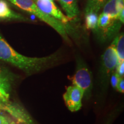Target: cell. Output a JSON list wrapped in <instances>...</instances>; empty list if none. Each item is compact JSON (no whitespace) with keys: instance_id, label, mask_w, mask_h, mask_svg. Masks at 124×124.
Instances as JSON below:
<instances>
[{"instance_id":"13","label":"cell","mask_w":124,"mask_h":124,"mask_svg":"<svg viewBox=\"0 0 124 124\" xmlns=\"http://www.w3.org/2000/svg\"><path fill=\"white\" fill-rule=\"evenodd\" d=\"M120 77H119V75L117 74V72H113L111 75L110 77V83L111 85V86L113 87L114 89H116V87H117V83L118 82V80L120 79Z\"/></svg>"},{"instance_id":"1","label":"cell","mask_w":124,"mask_h":124,"mask_svg":"<svg viewBox=\"0 0 124 124\" xmlns=\"http://www.w3.org/2000/svg\"><path fill=\"white\" fill-rule=\"evenodd\" d=\"M57 54L43 58H31L18 53L0 35V60L9 63L31 75L48 69L58 61Z\"/></svg>"},{"instance_id":"2","label":"cell","mask_w":124,"mask_h":124,"mask_svg":"<svg viewBox=\"0 0 124 124\" xmlns=\"http://www.w3.org/2000/svg\"><path fill=\"white\" fill-rule=\"evenodd\" d=\"M22 10L35 15L36 17L49 25L59 33L64 39L67 40V30L65 24L50 16L44 13L39 8L33 0H8Z\"/></svg>"},{"instance_id":"19","label":"cell","mask_w":124,"mask_h":124,"mask_svg":"<svg viewBox=\"0 0 124 124\" xmlns=\"http://www.w3.org/2000/svg\"><path fill=\"white\" fill-rule=\"evenodd\" d=\"M4 101H6L2 100H1V98H0V106H1V105L2 104V103H3V102H4Z\"/></svg>"},{"instance_id":"17","label":"cell","mask_w":124,"mask_h":124,"mask_svg":"<svg viewBox=\"0 0 124 124\" xmlns=\"http://www.w3.org/2000/svg\"><path fill=\"white\" fill-rule=\"evenodd\" d=\"M118 20L120 21L122 24H124V9H122L120 12V13L118 16Z\"/></svg>"},{"instance_id":"10","label":"cell","mask_w":124,"mask_h":124,"mask_svg":"<svg viewBox=\"0 0 124 124\" xmlns=\"http://www.w3.org/2000/svg\"><path fill=\"white\" fill-rule=\"evenodd\" d=\"M111 45L115 48L118 57L119 63L124 62V36L121 33L114 39Z\"/></svg>"},{"instance_id":"5","label":"cell","mask_w":124,"mask_h":124,"mask_svg":"<svg viewBox=\"0 0 124 124\" xmlns=\"http://www.w3.org/2000/svg\"><path fill=\"white\" fill-rule=\"evenodd\" d=\"M33 1L41 11L58 20L63 24H66L72 20L70 18L62 13L60 9L55 5L54 2L49 0H33Z\"/></svg>"},{"instance_id":"15","label":"cell","mask_w":124,"mask_h":124,"mask_svg":"<svg viewBox=\"0 0 124 124\" xmlns=\"http://www.w3.org/2000/svg\"><path fill=\"white\" fill-rule=\"evenodd\" d=\"M116 89L119 92L124 93V78H120V79L118 82Z\"/></svg>"},{"instance_id":"16","label":"cell","mask_w":124,"mask_h":124,"mask_svg":"<svg viewBox=\"0 0 124 124\" xmlns=\"http://www.w3.org/2000/svg\"><path fill=\"white\" fill-rule=\"evenodd\" d=\"M9 94L4 92L0 90V98L4 101H8L9 100Z\"/></svg>"},{"instance_id":"14","label":"cell","mask_w":124,"mask_h":124,"mask_svg":"<svg viewBox=\"0 0 124 124\" xmlns=\"http://www.w3.org/2000/svg\"><path fill=\"white\" fill-rule=\"evenodd\" d=\"M116 70V72L119 75V77L123 78L124 75V62L119 63Z\"/></svg>"},{"instance_id":"21","label":"cell","mask_w":124,"mask_h":124,"mask_svg":"<svg viewBox=\"0 0 124 124\" xmlns=\"http://www.w3.org/2000/svg\"><path fill=\"white\" fill-rule=\"evenodd\" d=\"M49 1H52V2H54V0H49Z\"/></svg>"},{"instance_id":"12","label":"cell","mask_w":124,"mask_h":124,"mask_svg":"<svg viewBox=\"0 0 124 124\" xmlns=\"http://www.w3.org/2000/svg\"><path fill=\"white\" fill-rule=\"evenodd\" d=\"M98 13L89 12L85 13V24L87 29L97 31L98 29Z\"/></svg>"},{"instance_id":"6","label":"cell","mask_w":124,"mask_h":124,"mask_svg":"<svg viewBox=\"0 0 124 124\" xmlns=\"http://www.w3.org/2000/svg\"><path fill=\"white\" fill-rule=\"evenodd\" d=\"M119 64L118 57L114 47L110 46L105 51L102 56L103 77H108L116 69Z\"/></svg>"},{"instance_id":"20","label":"cell","mask_w":124,"mask_h":124,"mask_svg":"<svg viewBox=\"0 0 124 124\" xmlns=\"http://www.w3.org/2000/svg\"><path fill=\"white\" fill-rule=\"evenodd\" d=\"M16 124L15 122H9V124Z\"/></svg>"},{"instance_id":"9","label":"cell","mask_w":124,"mask_h":124,"mask_svg":"<svg viewBox=\"0 0 124 124\" xmlns=\"http://www.w3.org/2000/svg\"><path fill=\"white\" fill-rule=\"evenodd\" d=\"M12 76L8 71L0 66V90L9 94L12 87Z\"/></svg>"},{"instance_id":"11","label":"cell","mask_w":124,"mask_h":124,"mask_svg":"<svg viewBox=\"0 0 124 124\" xmlns=\"http://www.w3.org/2000/svg\"><path fill=\"white\" fill-rule=\"evenodd\" d=\"M107 0H87L85 9V13L94 12L98 13L103 8Z\"/></svg>"},{"instance_id":"4","label":"cell","mask_w":124,"mask_h":124,"mask_svg":"<svg viewBox=\"0 0 124 124\" xmlns=\"http://www.w3.org/2000/svg\"><path fill=\"white\" fill-rule=\"evenodd\" d=\"M84 95V91L79 87L72 85L66 89L63 95L65 104L70 111L74 112L81 108L82 101Z\"/></svg>"},{"instance_id":"8","label":"cell","mask_w":124,"mask_h":124,"mask_svg":"<svg viewBox=\"0 0 124 124\" xmlns=\"http://www.w3.org/2000/svg\"><path fill=\"white\" fill-rule=\"evenodd\" d=\"M60 5L71 20L75 19L79 13L77 0H58Z\"/></svg>"},{"instance_id":"3","label":"cell","mask_w":124,"mask_h":124,"mask_svg":"<svg viewBox=\"0 0 124 124\" xmlns=\"http://www.w3.org/2000/svg\"><path fill=\"white\" fill-rule=\"evenodd\" d=\"M71 80L73 85L83 90L84 95L89 97L92 90V77L90 71L82 60H77L75 73L71 78Z\"/></svg>"},{"instance_id":"18","label":"cell","mask_w":124,"mask_h":124,"mask_svg":"<svg viewBox=\"0 0 124 124\" xmlns=\"http://www.w3.org/2000/svg\"><path fill=\"white\" fill-rule=\"evenodd\" d=\"M9 122H10L7 117L2 115H0V124H8Z\"/></svg>"},{"instance_id":"7","label":"cell","mask_w":124,"mask_h":124,"mask_svg":"<svg viewBox=\"0 0 124 124\" xmlns=\"http://www.w3.org/2000/svg\"><path fill=\"white\" fill-rule=\"evenodd\" d=\"M102 13L108 15L111 18L118 20V16L124 9V0H107L103 5Z\"/></svg>"}]
</instances>
